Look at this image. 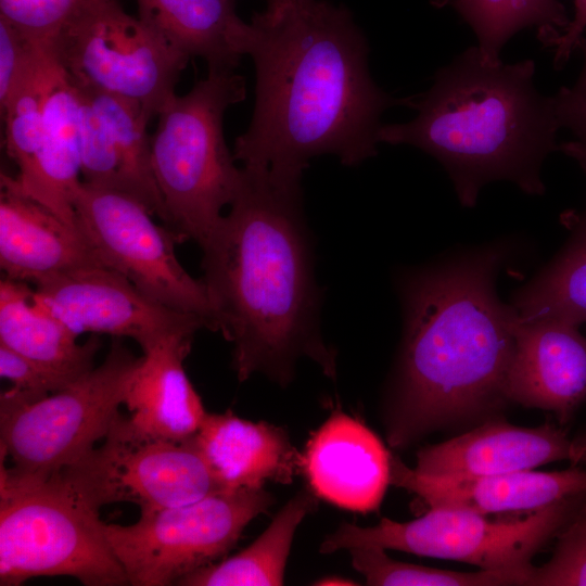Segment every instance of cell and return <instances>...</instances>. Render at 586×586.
<instances>
[{"mask_svg": "<svg viewBox=\"0 0 586 586\" xmlns=\"http://www.w3.org/2000/svg\"><path fill=\"white\" fill-rule=\"evenodd\" d=\"M352 564L372 586H505L526 585L521 575L479 570L460 572L402 562L390 558L377 546L348 550Z\"/></svg>", "mask_w": 586, "mask_h": 586, "instance_id": "29", "label": "cell"}, {"mask_svg": "<svg viewBox=\"0 0 586 586\" xmlns=\"http://www.w3.org/2000/svg\"><path fill=\"white\" fill-rule=\"evenodd\" d=\"M586 496L564 499L524 515L494 520L470 510L434 507L409 522L382 519L374 526L344 522L320 545L321 553L377 546L455 560L480 570L521 575L528 584L533 557L558 535Z\"/></svg>", "mask_w": 586, "mask_h": 586, "instance_id": "8", "label": "cell"}, {"mask_svg": "<svg viewBox=\"0 0 586 586\" xmlns=\"http://www.w3.org/2000/svg\"><path fill=\"white\" fill-rule=\"evenodd\" d=\"M77 87V86H76ZM81 180L124 192L122 161L100 113L79 90Z\"/></svg>", "mask_w": 586, "mask_h": 586, "instance_id": "30", "label": "cell"}, {"mask_svg": "<svg viewBox=\"0 0 586 586\" xmlns=\"http://www.w3.org/2000/svg\"><path fill=\"white\" fill-rule=\"evenodd\" d=\"M11 179L24 194L77 228L73 199L82 181L79 94L56 59L47 86L40 148L28 170Z\"/></svg>", "mask_w": 586, "mask_h": 586, "instance_id": "21", "label": "cell"}, {"mask_svg": "<svg viewBox=\"0 0 586 586\" xmlns=\"http://www.w3.org/2000/svg\"><path fill=\"white\" fill-rule=\"evenodd\" d=\"M76 225L99 263L127 278L165 306L201 319L219 332L215 306L202 279L180 264L177 235L153 220L135 196L114 189L79 184L73 199Z\"/></svg>", "mask_w": 586, "mask_h": 586, "instance_id": "11", "label": "cell"}, {"mask_svg": "<svg viewBox=\"0 0 586 586\" xmlns=\"http://www.w3.org/2000/svg\"><path fill=\"white\" fill-rule=\"evenodd\" d=\"M77 87L98 110L114 140L122 161L124 192L164 221L163 201L152 168L151 136L146 130L150 120L141 106L114 94Z\"/></svg>", "mask_w": 586, "mask_h": 586, "instance_id": "26", "label": "cell"}, {"mask_svg": "<svg viewBox=\"0 0 586 586\" xmlns=\"http://www.w3.org/2000/svg\"><path fill=\"white\" fill-rule=\"evenodd\" d=\"M241 169L229 212L200 245L201 279L219 332L233 345L232 368L240 381L263 373L285 386L307 357L334 379L336 356L320 332L302 180Z\"/></svg>", "mask_w": 586, "mask_h": 586, "instance_id": "2", "label": "cell"}, {"mask_svg": "<svg viewBox=\"0 0 586 586\" xmlns=\"http://www.w3.org/2000/svg\"><path fill=\"white\" fill-rule=\"evenodd\" d=\"M391 484L417 495L429 508L446 507L481 514L532 512L586 496V469L519 471L491 475H429L392 456Z\"/></svg>", "mask_w": 586, "mask_h": 586, "instance_id": "14", "label": "cell"}, {"mask_svg": "<svg viewBox=\"0 0 586 586\" xmlns=\"http://www.w3.org/2000/svg\"><path fill=\"white\" fill-rule=\"evenodd\" d=\"M0 266L4 277L37 284L73 269L101 265L78 228L0 177Z\"/></svg>", "mask_w": 586, "mask_h": 586, "instance_id": "18", "label": "cell"}, {"mask_svg": "<svg viewBox=\"0 0 586 586\" xmlns=\"http://www.w3.org/2000/svg\"><path fill=\"white\" fill-rule=\"evenodd\" d=\"M501 254L486 251L408 273L404 341L387 440L404 447L506 399L518 315L500 302Z\"/></svg>", "mask_w": 586, "mask_h": 586, "instance_id": "3", "label": "cell"}, {"mask_svg": "<svg viewBox=\"0 0 586 586\" xmlns=\"http://www.w3.org/2000/svg\"><path fill=\"white\" fill-rule=\"evenodd\" d=\"M54 62L51 44H41L36 65L0 110L4 122L5 151L17 167V176L28 170L40 148L44 99Z\"/></svg>", "mask_w": 586, "mask_h": 586, "instance_id": "28", "label": "cell"}, {"mask_svg": "<svg viewBox=\"0 0 586 586\" xmlns=\"http://www.w3.org/2000/svg\"><path fill=\"white\" fill-rule=\"evenodd\" d=\"M0 374L12 383L2 393L23 402H34L65 387L51 373L1 344Z\"/></svg>", "mask_w": 586, "mask_h": 586, "instance_id": "34", "label": "cell"}, {"mask_svg": "<svg viewBox=\"0 0 586 586\" xmlns=\"http://www.w3.org/2000/svg\"><path fill=\"white\" fill-rule=\"evenodd\" d=\"M551 558L533 568L528 586H586V502L557 535Z\"/></svg>", "mask_w": 586, "mask_h": 586, "instance_id": "31", "label": "cell"}, {"mask_svg": "<svg viewBox=\"0 0 586 586\" xmlns=\"http://www.w3.org/2000/svg\"><path fill=\"white\" fill-rule=\"evenodd\" d=\"M193 337L174 335L143 353L124 403L141 433L179 442L201 428L207 412L183 368Z\"/></svg>", "mask_w": 586, "mask_h": 586, "instance_id": "20", "label": "cell"}, {"mask_svg": "<svg viewBox=\"0 0 586 586\" xmlns=\"http://www.w3.org/2000/svg\"><path fill=\"white\" fill-rule=\"evenodd\" d=\"M34 296L77 336L91 332L129 337L142 353L174 335L205 329L198 317L165 306L103 265L43 280L35 285Z\"/></svg>", "mask_w": 586, "mask_h": 586, "instance_id": "13", "label": "cell"}, {"mask_svg": "<svg viewBox=\"0 0 586 586\" xmlns=\"http://www.w3.org/2000/svg\"><path fill=\"white\" fill-rule=\"evenodd\" d=\"M291 1H296V0H267V7H275V5L283 4Z\"/></svg>", "mask_w": 586, "mask_h": 586, "instance_id": "40", "label": "cell"}, {"mask_svg": "<svg viewBox=\"0 0 586 586\" xmlns=\"http://www.w3.org/2000/svg\"><path fill=\"white\" fill-rule=\"evenodd\" d=\"M58 473L99 510L131 502L149 511L222 492L193 437L145 435L120 412L99 447Z\"/></svg>", "mask_w": 586, "mask_h": 586, "instance_id": "12", "label": "cell"}, {"mask_svg": "<svg viewBox=\"0 0 586 586\" xmlns=\"http://www.w3.org/2000/svg\"><path fill=\"white\" fill-rule=\"evenodd\" d=\"M391 460L369 428L335 410L309 440L301 468L318 497L366 513L379 509L391 484Z\"/></svg>", "mask_w": 586, "mask_h": 586, "instance_id": "16", "label": "cell"}, {"mask_svg": "<svg viewBox=\"0 0 586 586\" xmlns=\"http://www.w3.org/2000/svg\"><path fill=\"white\" fill-rule=\"evenodd\" d=\"M570 238L557 257L513 297L520 321L586 324V208L564 216Z\"/></svg>", "mask_w": 586, "mask_h": 586, "instance_id": "25", "label": "cell"}, {"mask_svg": "<svg viewBox=\"0 0 586 586\" xmlns=\"http://www.w3.org/2000/svg\"><path fill=\"white\" fill-rule=\"evenodd\" d=\"M317 497L311 488L297 493L250 546L219 563L209 564L191 573L177 585H282L295 532L306 515L316 509Z\"/></svg>", "mask_w": 586, "mask_h": 586, "instance_id": "24", "label": "cell"}, {"mask_svg": "<svg viewBox=\"0 0 586 586\" xmlns=\"http://www.w3.org/2000/svg\"><path fill=\"white\" fill-rule=\"evenodd\" d=\"M103 524L60 473L24 479L1 468L0 585L59 575L87 586L129 585Z\"/></svg>", "mask_w": 586, "mask_h": 586, "instance_id": "6", "label": "cell"}, {"mask_svg": "<svg viewBox=\"0 0 586 586\" xmlns=\"http://www.w3.org/2000/svg\"><path fill=\"white\" fill-rule=\"evenodd\" d=\"M453 7L475 33L481 56L500 62L505 43L519 30L538 26V39L561 33L570 23L559 0H453Z\"/></svg>", "mask_w": 586, "mask_h": 586, "instance_id": "27", "label": "cell"}, {"mask_svg": "<svg viewBox=\"0 0 586 586\" xmlns=\"http://www.w3.org/2000/svg\"><path fill=\"white\" fill-rule=\"evenodd\" d=\"M0 344L55 377L65 387L94 368L101 345L85 343L34 296L27 282L0 281Z\"/></svg>", "mask_w": 586, "mask_h": 586, "instance_id": "22", "label": "cell"}, {"mask_svg": "<svg viewBox=\"0 0 586 586\" xmlns=\"http://www.w3.org/2000/svg\"><path fill=\"white\" fill-rule=\"evenodd\" d=\"M260 488L219 492L173 507L141 511L130 525L103 524L129 585H177L235 545L245 526L271 507Z\"/></svg>", "mask_w": 586, "mask_h": 586, "instance_id": "10", "label": "cell"}, {"mask_svg": "<svg viewBox=\"0 0 586 586\" xmlns=\"http://www.w3.org/2000/svg\"><path fill=\"white\" fill-rule=\"evenodd\" d=\"M316 584L318 585H355V583L352 582L351 579H346V578L337 577V576L324 577L322 579H319Z\"/></svg>", "mask_w": 586, "mask_h": 586, "instance_id": "38", "label": "cell"}, {"mask_svg": "<svg viewBox=\"0 0 586 586\" xmlns=\"http://www.w3.org/2000/svg\"><path fill=\"white\" fill-rule=\"evenodd\" d=\"M246 55L255 103L234 141L242 167L302 180L313 157L356 166L377 154L381 115L408 105L372 79L369 44L351 11L327 0H296L253 14Z\"/></svg>", "mask_w": 586, "mask_h": 586, "instance_id": "1", "label": "cell"}, {"mask_svg": "<svg viewBox=\"0 0 586 586\" xmlns=\"http://www.w3.org/2000/svg\"><path fill=\"white\" fill-rule=\"evenodd\" d=\"M193 440L222 492L260 488L266 482L290 484L301 469L302 455L282 428L231 410L207 412Z\"/></svg>", "mask_w": 586, "mask_h": 586, "instance_id": "19", "label": "cell"}, {"mask_svg": "<svg viewBox=\"0 0 586 586\" xmlns=\"http://www.w3.org/2000/svg\"><path fill=\"white\" fill-rule=\"evenodd\" d=\"M581 453V461L586 462V436L577 438Z\"/></svg>", "mask_w": 586, "mask_h": 586, "instance_id": "39", "label": "cell"}, {"mask_svg": "<svg viewBox=\"0 0 586 586\" xmlns=\"http://www.w3.org/2000/svg\"><path fill=\"white\" fill-rule=\"evenodd\" d=\"M569 460L577 464L575 440L552 424L523 428L492 421L422 448L416 471L429 475H491L533 470Z\"/></svg>", "mask_w": 586, "mask_h": 586, "instance_id": "17", "label": "cell"}, {"mask_svg": "<svg viewBox=\"0 0 586 586\" xmlns=\"http://www.w3.org/2000/svg\"><path fill=\"white\" fill-rule=\"evenodd\" d=\"M534 73L532 60L488 63L471 47L437 71L426 92L409 98L417 116L382 124L378 141L410 144L435 157L463 206H473L495 180L543 194L542 165L558 150L561 127L553 97L536 90Z\"/></svg>", "mask_w": 586, "mask_h": 586, "instance_id": "4", "label": "cell"}, {"mask_svg": "<svg viewBox=\"0 0 586 586\" xmlns=\"http://www.w3.org/2000/svg\"><path fill=\"white\" fill-rule=\"evenodd\" d=\"M91 0H0V16L39 44H49Z\"/></svg>", "mask_w": 586, "mask_h": 586, "instance_id": "32", "label": "cell"}, {"mask_svg": "<svg viewBox=\"0 0 586 586\" xmlns=\"http://www.w3.org/2000/svg\"><path fill=\"white\" fill-rule=\"evenodd\" d=\"M41 44L0 16V110L36 65Z\"/></svg>", "mask_w": 586, "mask_h": 586, "instance_id": "33", "label": "cell"}, {"mask_svg": "<svg viewBox=\"0 0 586 586\" xmlns=\"http://www.w3.org/2000/svg\"><path fill=\"white\" fill-rule=\"evenodd\" d=\"M558 151L573 158L586 173V138L561 142Z\"/></svg>", "mask_w": 586, "mask_h": 586, "instance_id": "37", "label": "cell"}, {"mask_svg": "<svg viewBox=\"0 0 586 586\" xmlns=\"http://www.w3.org/2000/svg\"><path fill=\"white\" fill-rule=\"evenodd\" d=\"M245 78L234 71L208 69L183 95L157 115L151 136L154 178L164 225L180 242L201 245L233 201L242 178L224 133L226 111L245 99Z\"/></svg>", "mask_w": 586, "mask_h": 586, "instance_id": "5", "label": "cell"}, {"mask_svg": "<svg viewBox=\"0 0 586 586\" xmlns=\"http://www.w3.org/2000/svg\"><path fill=\"white\" fill-rule=\"evenodd\" d=\"M573 1L574 16L569 25L561 33H555L540 40L544 46L553 50V64L557 68L565 65L576 50L579 38L586 31V0Z\"/></svg>", "mask_w": 586, "mask_h": 586, "instance_id": "36", "label": "cell"}, {"mask_svg": "<svg viewBox=\"0 0 586 586\" xmlns=\"http://www.w3.org/2000/svg\"><path fill=\"white\" fill-rule=\"evenodd\" d=\"M51 49L75 85L133 101L149 120L177 94L190 60L118 0H91Z\"/></svg>", "mask_w": 586, "mask_h": 586, "instance_id": "9", "label": "cell"}, {"mask_svg": "<svg viewBox=\"0 0 586 586\" xmlns=\"http://www.w3.org/2000/svg\"><path fill=\"white\" fill-rule=\"evenodd\" d=\"M113 337L103 362L34 402L0 395V447L9 474L44 479L73 464L103 440L124 405L141 361Z\"/></svg>", "mask_w": 586, "mask_h": 586, "instance_id": "7", "label": "cell"}, {"mask_svg": "<svg viewBox=\"0 0 586 586\" xmlns=\"http://www.w3.org/2000/svg\"><path fill=\"white\" fill-rule=\"evenodd\" d=\"M506 399L553 412L565 423L586 399V337L559 320L515 324V345Z\"/></svg>", "mask_w": 586, "mask_h": 586, "instance_id": "15", "label": "cell"}, {"mask_svg": "<svg viewBox=\"0 0 586 586\" xmlns=\"http://www.w3.org/2000/svg\"><path fill=\"white\" fill-rule=\"evenodd\" d=\"M138 17L188 58L207 69L234 71L246 55L250 23L234 0H136Z\"/></svg>", "mask_w": 586, "mask_h": 586, "instance_id": "23", "label": "cell"}, {"mask_svg": "<svg viewBox=\"0 0 586 586\" xmlns=\"http://www.w3.org/2000/svg\"><path fill=\"white\" fill-rule=\"evenodd\" d=\"M576 49L581 50L584 64L582 72L570 87H562L553 95L560 127L569 129L577 139L586 138V34L579 38Z\"/></svg>", "mask_w": 586, "mask_h": 586, "instance_id": "35", "label": "cell"}]
</instances>
